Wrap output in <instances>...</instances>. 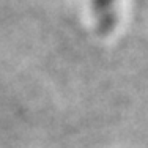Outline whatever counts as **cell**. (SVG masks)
Returning a JSON list of instances; mask_svg holds the SVG:
<instances>
[{"mask_svg":"<svg viewBox=\"0 0 148 148\" xmlns=\"http://www.w3.org/2000/svg\"><path fill=\"white\" fill-rule=\"evenodd\" d=\"M91 3L99 30L103 33H109L117 22L118 0H91Z\"/></svg>","mask_w":148,"mask_h":148,"instance_id":"cell-1","label":"cell"}]
</instances>
